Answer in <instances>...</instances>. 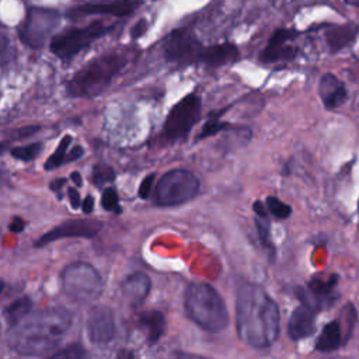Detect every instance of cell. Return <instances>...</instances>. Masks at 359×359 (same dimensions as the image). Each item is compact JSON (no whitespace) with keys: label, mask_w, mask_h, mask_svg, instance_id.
<instances>
[{"label":"cell","mask_w":359,"mask_h":359,"mask_svg":"<svg viewBox=\"0 0 359 359\" xmlns=\"http://www.w3.org/2000/svg\"><path fill=\"white\" fill-rule=\"evenodd\" d=\"M236 328L240 339L254 348H266L276 341L279 309L261 286L245 283L238 289Z\"/></svg>","instance_id":"1"},{"label":"cell","mask_w":359,"mask_h":359,"mask_svg":"<svg viewBox=\"0 0 359 359\" xmlns=\"http://www.w3.org/2000/svg\"><path fill=\"white\" fill-rule=\"evenodd\" d=\"M72 324V314L65 307H48L11 325L7 337L10 349L21 356L49 353L59 345Z\"/></svg>","instance_id":"2"},{"label":"cell","mask_w":359,"mask_h":359,"mask_svg":"<svg viewBox=\"0 0 359 359\" xmlns=\"http://www.w3.org/2000/svg\"><path fill=\"white\" fill-rule=\"evenodd\" d=\"M129 62V55L121 50L104 53L81 69H79L66 83V93L74 98H90L101 94L116 74Z\"/></svg>","instance_id":"3"},{"label":"cell","mask_w":359,"mask_h":359,"mask_svg":"<svg viewBox=\"0 0 359 359\" xmlns=\"http://www.w3.org/2000/svg\"><path fill=\"white\" fill-rule=\"evenodd\" d=\"M187 316L202 330L217 334L229 324V311L219 292L208 283H191L185 292Z\"/></svg>","instance_id":"4"},{"label":"cell","mask_w":359,"mask_h":359,"mask_svg":"<svg viewBox=\"0 0 359 359\" xmlns=\"http://www.w3.org/2000/svg\"><path fill=\"white\" fill-rule=\"evenodd\" d=\"M199 180L191 171L177 168L165 172L157 182L154 201L158 206L181 205L196 196Z\"/></svg>","instance_id":"5"},{"label":"cell","mask_w":359,"mask_h":359,"mask_svg":"<svg viewBox=\"0 0 359 359\" xmlns=\"http://www.w3.org/2000/svg\"><path fill=\"white\" fill-rule=\"evenodd\" d=\"M62 287L70 299L90 302L100 296L102 278L91 264L73 262L62 272Z\"/></svg>","instance_id":"6"},{"label":"cell","mask_w":359,"mask_h":359,"mask_svg":"<svg viewBox=\"0 0 359 359\" xmlns=\"http://www.w3.org/2000/svg\"><path fill=\"white\" fill-rule=\"evenodd\" d=\"M112 29V27L105 25L101 21L91 22L83 28L67 29L50 41V50L62 60H69L77 53L88 48L94 41L104 36Z\"/></svg>","instance_id":"7"},{"label":"cell","mask_w":359,"mask_h":359,"mask_svg":"<svg viewBox=\"0 0 359 359\" xmlns=\"http://www.w3.org/2000/svg\"><path fill=\"white\" fill-rule=\"evenodd\" d=\"M60 14L48 7H31L18 29L20 39L24 45L39 49L49 39L50 34L59 25Z\"/></svg>","instance_id":"8"},{"label":"cell","mask_w":359,"mask_h":359,"mask_svg":"<svg viewBox=\"0 0 359 359\" xmlns=\"http://www.w3.org/2000/svg\"><path fill=\"white\" fill-rule=\"evenodd\" d=\"M201 116V98L196 94H189L178 101L167 115L163 136L167 140L177 142L189 133L192 126Z\"/></svg>","instance_id":"9"},{"label":"cell","mask_w":359,"mask_h":359,"mask_svg":"<svg viewBox=\"0 0 359 359\" xmlns=\"http://www.w3.org/2000/svg\"><path fill=\"white\" fill-rule=\"evenodd\" d=\"M203 46L188 28L172 31L163 43V55L175 66H188L199 62Z\"/></svg>","instance_id":"10"},{"label":"cell","mask_w":359,"mask_h":359,"mask_svg":"<svg viewBox=\"0 0 359 359\" xmlns=\"http://www.w3.org/2000/svg\"><path fill=\"white\" fill-rule=\"evenodd\" d=\"M102 227V223L95 219H70L66 220L52 230L46 231L36 243V247H43L52 241L66 238V237H94Z\"/></svg>","instance_id":"11"},{"label":"cell","mask_w":359,"mask_h":359,"mask_svg":"<svg viewBox=\"0 0 359 359\" xmlns=\"http://www.w3.org/2000/svg\"><path fill=\"white\" fill-rule=\"evenodd\" d=\"M338 282L337 275H330L328 278H314L309 283V289L304 290L302 287L296 289L297 297L303 302L304 306L310 307L313 311L328 307L334 300V287Z\"/></svg>","instance_id":"12"},{"label":"cell","mask_w":359,"mask_h":359,"mask_svg":"<svg viewBox=\"0 0 359 359\" xmlns=\"http://www.w3.org/2000/svg\"><path fill=\"white\" fill-rule=\"evenodd\" d=\"M87 337L94 345H107L115 335L114 313L107 306H95L88 311Z\"/></svg>","instance_id":"13"},{"label":"cell","mask_w":359,"mask_h":359,"mask_svg":"<svg viewBox=\"0 0 359 359\" xmlns=\"http://www.w3.org/2000/svg\"><path fill=\"white\" fill-rule=\"evenodd\" d=\"M139 0H112V1H102V3H88L80 4L66 11L69 18H80L84 15L93 14H108L114 17H126L130 15L137 7Z\"/></svg>","instance_id":"14"},{"label":"cell","mask_w":359,"mask_h":359,"mask_svg":"<svg viewBox=\"0 0 359 359\" xmlns=\"http://www.w3.org/2000/svg\"><path fill=\"white\" fill-rule=\"evenodd\" d=\"M150 287H151V282H150L149 276L142 272H135L123 280L122 296L130 307L136 309L149 296Z\"/></svg>","instance_id":"15"},{"label":"cell","mask_w":359,"mask_h":359,"mask_svg":"<svg viewBox=\"0 0 359 359\" xmlns=\"http://www.w3.org/2000/svg\"><path fill=\"white\" fill-rule=\"evenodd\" d=\"M293 36L289 29H278L269 38L266 48L261 53V60L266 63L292 59L294 56V49L287 43V41Z\"/></svg>","instance_id":"16"},{"label":"cell","mask_w":359,"mask_h":359,"mask_svg":"<svg viewBox=\"0 0 359 359\" xmlns=\"http://www.w3.org/2000/svg\"><path fill=\"white\" fill-rule=\"evenodd\" d=\"M318 93H320L324 107L328 109L341 107L348 98L345 86L342 84V81L338 77H335L331 73H327L321 77L320 84H318Z\"/></svg>","instance_id":"17"},{"label":"cell","mask_w":359,"mask_h":359,"mask_svg":"<svg viewBox=\"0 0 359 359\" xmlns=\"http://www.w3.org/2000/svg\"><path fill=\"white\" fill-rule=\"evenodd\" d=\"M314 328V311L310 307L303 304L293 310L287 324V334L290 339L299 341L307 338L313 334Z\"/></svg>","instance_id":"18"},{"label":"cell","mask_w":359,"mask_h":359,"mask_svg":"<svg viewBox=\"0 0 359 359\" xmlns=\"http://www.w3.org/2000/svg\"><path fill=\"white\" fill-rule=\"evenodd\" d=\"M237 59H238L237 46L230 42H224V43H217V45L203 48L201 52L199 62L209 67H219L223 65L233 63Z\"/></svg>","instance_id":"19"},{"label":"cell","mask_w":359,"mask_h":359,"mask_svg":"<svg viewBox=\"0 0 359 359\" xmlns=\"http://www.w3.org/2000/svg\"><path fill=\"white\" fill-rule=\"evenodd\" d=\"M139 325L146 332L149 344L157 342L165 332V317L160 311H144L139 317Z\"/></svg>","instance_id":"20"},{"label":"cell","mask_w":359,"mask_h":359,"mask_svg":"<svg viewBox=\"0 0 359 359\" xmlns=\"http://www.w3.org/2000/svg\"><path fill=\"white\" fill-rule=\"evenodd\" d=\"M342 341L341 325L338 321H331L324 325L321 334L316 341V349L320 352H332L339 348Z\"/></svg>","instance_id":"21"},{"label":"cell","mask_w":359,"mask_h":359,"mask_svg":"<svg viewBox=\"0 0 359 359\" xmlns=\"http://www.w3.org/2000/svg\"><path fill=\"white\" fill-rule=\"evenodd\" d=\"M358 28L355 25H338L327 32V43L332 52H338L348 46L356 36Z\"/></svg>","instance_id":"22"},{"label":"cell","mask_w":359,"mask_h":359,"mask_svg":"<svg viewBox=\"0 0 359 359\" xmlns=\"http://www.w3.org/2000/svg\"><path fill=\"white\" fill-rule=\"evenodd\" d=\"M31 299L24 296V297H20L17 300H14L6 310H4V317L7 320V323L10 325H14L17 324L18 321H21L22 318H25L29 311H31Z\"/></svg>","instance_id":"23"},{"label":"cell","mask_w":359,"mask_h":359,"mask_svg":"<svg viewBox=\"0 0 359 359\" xmlns=\"http://www.w3.org/2000/svg\"><path fill=\"white\" fill-rule=\"evenodd\" d=\"M72 137L65 136L60 143L57 144V149L50 154V157L45 163V170H53L65 163H67V154H69V146H70Z\"/></svg>","instance_id":"24"},{"label":"cell","mask_w":359,"mask_h":359,"mask_svg":"<svg viewBox=\"0 0 359 359\" xmlns=\"http://www.w3.org/2000/svg\"><path fill=\"white\" fill-rule=\"evenodd\" d=\"M42 151V143H31L28 146H20L11 150L13 157L22 160V161H31L34 160L39 153Z\"/></svg>","instance_id":"25"},{"label":"cell","mask_w":359,"mask_h":359,"mask_svg":"<svg viewBox=\"0 0 359 359\" xmlns=\"http://www.w3.org/2000/svg\"><path fill=\"white\" fill-rule=\"evenodd\" d=\"M114 178H115V174H114V170L109 165H107L104 163H98V164L94 165L91 180L95 185L101 187L105 182H111Z\"/></svg>","instance_id":"26"},{"label":"cell","mask_w":359,"mask_h":359,"mask_svg":"<svg viewBox=\"0 0 359 359\" xmlns=\"http://www.w3.org/2000/svg\"><path fill=\"white\" fill-rule=\"evenodd\" d=\"M266 208L271 212V215L278 219H286L292 213V208L285 202H282L280 199H278L276 196L266 198Z\"/></svg>","instance_id":"27"},{"label":"cell","mask_w":359,"mask_h":359,"mask_svg":"<svg viewBox=\"0 0 359 359\" xmlns=\"http://www.w3.org/2000/svg\"><path fill=\"white\" fill-rule=\"evenodd\" d=\"M255 224H257V231H258L259 243L266 250H271L273 252V244L271 241V227H269V223H268V217L258 216V219H255Z\"/></svg>","instance_id":"28"},{"label":"cell","mask_w":359,"mask_h":359,"mask_svg":"<svg viewBox=\"0 0 359 359\" xmlns=\"http://www.w3.org/2000/svg\"><path fill=\"white\" fill-rule=\"evenodd\" d=\"M101 205L105 210H109V212H115V213H119L121 212V208H119V198H118V194L114 188H107L104 192H102V196H101Z\"/></svg>","instance_id":"29"},{"label":"cell","mask_w":359,"mask_h":359,"mask_svg":"<svg viewBox=\"0 0 359 359\" xmlns=\"http://www.w3.org/2000/svg\"><path fill=\"white\" fill-rule=\"evenodd\" d=\"M224 128H227V123H226V122L219 121V118H212V119H209V121L203 125V128H202L201 135H199L198 139H205V137H208V136H213V135H216L217 132H220V130L224 129Z\"/></svg>","instance_id":"30"},{"label":"cell","mask_w":359,"mask_h":359,"mask_svg":"<svg viewBox=\"0 0 359 359\" xmlns=\"http://www.w3.org/2000/svg\"><path fill=\"white\" fill-rule=\"evenodd\" d=\"M52 356L53 358H65V359H77V358L86 356V351L80 345L74 344V345H67L66 348L55 352Z\"/></svg>","instance_id":"31"},{"label":"cell","mask_w":359,"mask_h":359,"mask_svg":"<svg viewBox=\"0 0 359 359\" xmlns=\"http://www.w3.org/2000/svg\"><path fill=\"white\" fill-rule=\"evenodd\" d=\"M154 178H156V174H149L143 178L140 187H139V196L142 199H147L149 195L151 194V187H153V182H154Z\"/></svg>","instance_id":"32"},{"label":"cell","mask_w":359,"mask_h":359,"mask_svg":"<svg viewBox=\"0 0 359 359\" xmlns=\"http://www.w3.org/2000/svg\"><path fill=\"white\" fill-rule=\"evenodd\" d=\"M146 31H147V21H146V20H139V21L133 25V28H132V31H130V36H132L133 39L140 38Z\"/></svg>","instance_id":"33"},{"label":"cell","mask_w":359,"mask_h":359,"mask_svg":"<svg viewBox=\"0 0 359 359\" xmlns=\"http://www.w3.org/2000/svg\"><path fill=\"white\" fill-rule=\"evenodd\" d=\"M25 227V222L21 217H13L8 223V229L11 233H21Z\"/></svg>","instance_id":"34"},{"label":"cell","mask_w":359,"mask_h":359,"mask_svg":"<svg viewBox=\"0 0 359 359\" xmlns=\"http://www.w3.org/2000/svg\"><path fill=\"white\" fill-rule=\"evenodd\" d=\"M67 195H69V201H70L72 208L77 209V208L80 206V202H81V201H80V195H79V192H77L74 188H69Z\"/></svg>","instance_id":"35"},{"label":"cell","mask_w":359,"mask_h":359,"mask_svg":"<svg viewBox=\"0 0 359 359\" xmlns=\"http://www.w3.org/2000/svg\"><path fill=\"white\" fill-rule=\"evenodd\" d=\"M81 209H83L84 213H91L93 212V209H94V199H93V196L88 195V196L84 198V201L81 203Z\"/></svg>","instance_id":"36"},{"label":"cell","mask_w":359,"mask_h":359,"mask_svg":"<svg viewBox=\"0 0 359 359\" xmlns=\"http://www.w3.org/2000/svg\"><path fill=\"white\" fill-rule=\"evenodd\" d=\"M252 209H254V212H255L258 216H261V217H268L266 210H265V206H264V203H262L261 201H255L254 205H252Z\"/></svg>","instance_id":"37"},{"label":"cell","mask_w":359,"mask_h":359,"mask_svg":"<svg viewBox=\"0 0 359 359\" xmlns=\"http://www.w3.org/2000/svg\"><path fill=\"white\" fill-rule=\"evenodd\" d=\"M65 182H66L65 178H56L53 182H50V189L55 192H59L60 188L65 185Z\"/></svg>","instance_id":"38"},{"label":"cell","mask_w":359,"mask_h":359,"mask_svg":"<svg viewBox=\"0 0 359 359\" xmlns=\"http://www.w3.org/2000/svg\"><path fill=\"white\" fill-rule=\"evenodd\" d=\"M72 180H73V182H74L77 187H81L83 181H81V177H80L79 172H73V174H72Z\"/></svg>","instance_id":"39"},{"label":"cell","mask_w":359,"mask_h":359,"mask_svg":"<svg viewBox=\"0 0 359 359\" xmlns=\"http://www.w3.org/2000/svg\"><path fill=\"white\" fill-rule=\"evenodd\" d=\"M7 146H8V143H7V142H0V154H1V153H4V150L7 149Z\"/></svg>","instance_id":"40"},{"label":"cell","mask_w":359,"mask_h":359,"mask_svg":"<svg viewBox=\"0 0 359 359\" xmlns=\"http://www.w3.org/2000/svg\"><path fill=\"white\" fill-rule=\"evenodd\" d=\"M3 289H4V282L0 279V294H1V292H3Z\"/></svg>","instance_id":"41"},{"label":"cell","mask_w":359,"mask_h":359,"mask_svg":"<svg viewBox=\"0 0 359 359\" xmlns=\"http://www.w3.org/2000/svg\"><path fill=\"white\" fill-rule=\"evenodd\" d=\"M351 3H353V4H356V6H359V0H351Z\"/></svg>","instance_id":"42"},{"label":"cell","mask_w":359,"mask_h":359,"mask_svg":"<svg viewBox=\"0 0 359 359\" xmlns=\"http://www.w3.org/2000/svg\"><path fill=\"white\" fill-rule=\"evenodd\" d=\"M358 208H359V203H358Z\"/></svg>","instance_id":"43"}]
</instances>
